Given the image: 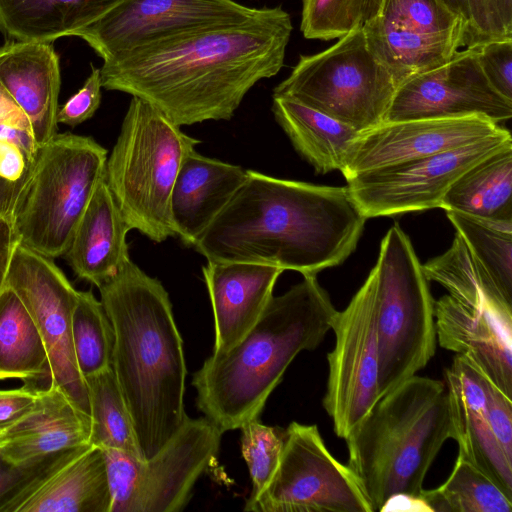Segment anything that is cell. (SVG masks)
Segmentation results:
<instances>
[{
  "label": "cell",
  "instance_id": "cell-1",
  "mask_svg": "<svg viewBox=\"0 0 512 512\" xmlns=\"http://www.w3.org/2000/svg\"><path fill=\"white\" fill-rule=\"evenodd\" d=\"M293 30L281 7L136 49L100 68L102 87L139 97L178 126L229 120L248 91L283 67Z\"/></svg>",
  "mask_w": 512,
  "mask_h": 512
},
{
  "label": "cell",
  "instance_id": "cell-2",
  "mask_svg": "<svg viewBox=\"0 0 512 512\" xmlns=\"http://www.w3.org/2000/svg\"><path fill=\"white\" fill-rule=\"evenodd\" d=\"M366 220L347 186L246 170L244 182L194 248L207 261L256 263L316 276L354 252Z\"/></svg>",
  "mask_w": 512,
  "mask_h": 512
},
{
  "label": "cell",
  "instance_id": "cell-3",
  "mask_svg": "<svg viewBox=\"0 0 512 512\" xmlns=\"http://www.w3.org/2000/svg\"><path fill=\"white\" fill-rule=\"evenodd\" d=\"M98 289L114 331L111 368L144 460L187 416L183 340L168 292L131 259Z\"/></svg>",
  "mask_w": 512,
  "mask_h": 512
},
{
  "label": "cell",
  "instance_id": "cell-4",
  "mask_svg": "<svg viewBox=\"0 0 512 512\" xmlns=\"http://www.w3.org/2000/svg\"><path fill=\"white\" fill-rule=\"evenodd\" d=\"M336 313L316 276L273 296L237 345L212 353L193 374L198 410L222 433L259 418L288 366L323 341Z\"/></svg>",
  "mask_w": 512,
  "mask_h": 512
},
{
  "label": "cell",
  "instance_id": "cell-5",
  "mask_svg": "<svg viewBox=\"0 0 512 512\" xmlns=\"http://www.w3.org/2000/svg\"><path fill=\"white\" fill-rule=\"evenodd\" d=\"M451 438L444 381L414 375L375 403L345 438L347 466L372 511L395 496L418 497L444 442Z\"/></svg>",
  "mask_w": 512,
  "mask_h": 512
},
{
  "label": "cell",
  "instance_id": "cell-6",
  "mask_svg": "<svg viewBox=\"0 0 512 512\" xmlns=\"http://www.w3.org/2000/svg\"><path fill=\"white\" fill-rule=\"evenodd\" d=\"M200 140L132 96L105 166V181L131 229L156 243L177 237L170 198L179 168Z\"/></svg>",
  "mask_w": 512,
  "mask_h": 512
},
{
  "label": "cell",
  "instance_id": "cell-7",
  "mask_svg": "<svg viewBox=\"0 0 512 512\" xmlns=\"http://www.w3.org/2000/svg\"><path fill=\"white\" fill-rule=\"evenodd\" d=\"M107 156L94 138L70 132L39 145L11 212L19 243L53 259L63 256L105 176Z\"/></svg>",
  "mask_w": 512,
  "mask_h": 512
},
{
  "label": "cell",
  "instance_id": "cell-8",
  "mask_svg": "<svg viewBox=\"0 0 512 512\" xmlns=\"http://www.w3.org/2000/svg\"><path fill=\"white\" fill-rule=\"evenodd\" d=\"M369 276L376 294L381 397L434 356V300L413 245L397 224L383 237Z\"/></svg>",
  "mask_w": 512,
  "mask_h": 512
},
{
  "label": "cell",
  "instance_id": "cell-9",
  "mask_svg": "<svg viewBox=\"0 0 512 512\" xmlns=\"http://www.w3.org/2000/svg\"><path fill=\"white\" fill-rule=\"evenodd\" d=\"M400 84L373 54L360 26L324 51L301 55L273 96L293 99L361 133L384 122Z\"/></svg>",
  "mask_w": 512,
  "mask_h": 512
},
{
  "label": "cell",
  "instance_id": "cell-10",
  "mask_svg": "<svg viewBox=\"0 0 512 512\" xmlns=\"http://www.w3.org/2000/svg\"><path fill=\"white\" fill-rule=\"evenodd\" d=\"M222 432L206 417L186 416L151 457L102 449L111 492L110 512H180L199 477L217 456Z\"/></svg>",
  "mask_w": 512,
  "mask_h": 512
},
{
  "label": "cell",
  "instance_id": "cell-11",
  "mask_svg": "<svg viewBox=\"0 0 512 512\" xmlns=\"http://www.w3.org/2000/svg\"><path fill=\"white\" fill-rule=\"evenodd\" d=\"M250 512H373L347 465L326 447L318 427L291 422L279 466Z\"/></svg>",
  "mask_w": 512,
  "mask_h": 512
},
{
  "label": "cell",
  "instance_id": "cell-12",
  "mask_svg": "<svg viewBox=\"0 0 512 512\" xmlns=\"http://www.w3.org/2000/svg\"><path fill=\"white\" fill-rule=\"evenodd\" d=\"M510 146L511 134L501 127L459 148L359 173L346 180L347 187L367 219L437 208L460 175Z\"/></svg>",
  "mask_w": 512,
  "mask_h": 512
},
{
  "label": "cell",
  "instance_id": "cell-13",
  "mask_svg": "<svg viewBox=\"0 0 512 512\" xmlns=\"http://www.w3.org/2000/svg\"><path fill=\"white\" fill-rule=\"evenodd\" d=\"M265 9L235 0H123L73 36L85 40L106 62L180 35L243 23Z\"/></svg>",
  "mask_w": 512,
  "mask_h": 512
},
{
  "label": "cell",
  "instance_id": "cell-14",
  "mask_svg": "<svg viewBox=\"0 0 512 512\" xmlns=\"http://www.w3.org/2000/svg\"><path fill=\"white\" fill-rule=\"evenodd\" d=\"M335 345L327 355L329 373L323 406L334 432L346 438L379 400L376 294L368 275L332 328Z\"/></svg>",
  "mask_w": 512,
  "mask_h": 512
},
{
  "label": "cell",
  "instance_id": "cell-15",
  "mask_svg": "<svg viewBox=\"0 0 512 512\" xmlns=\"http://www.w3.org/2000/svg\"><path fill=\"white\" fill-rule=\"evenodd\" d=\"M6 287L22 301L43 339L50 383L89 414L87 388L76 362L71 331L78 290L53 258L19 242L13 252Z\"/></svg>",
  "mask_w": 512,
  "mask_h": 512
},
{
  "label": "cell",
  "instance_id": "cell-16",
  "mask_svg": "<svg viewBox=\"0 0 512 512\" xmlns=\"http://www.w3.org/2000/svg\"><path fill=\"white\" fill-rule=\"evenodd\" d=\"M479 116L495 123L512 116V101L484 75L475 50H458L447 62L414 74L396 90L384 122Z\"/></svg>",
  "mask_w": 512,
  "mask_h": 512
},
{
  "label": "cell",
  "instance_id": "cell-17",
  "mask_svg": "<svg viewBox=\"0 0 512 512\" xmlns=\"http://www.w3.org/2000/svg\"><path fill=\"white\" fill-rule=\"evenodd\" d=\"M501 127L479 116L383 122L359 133L340 172L347 180L362 172L459 148Z\"/></svg>",
  "mask_w": 512,
  "mask_h": 512
},
{
  "label": "cell",
  "instance_id": "cell-18",
  "mask_svg": "<svg viewBox=\"0 0 512 512\" xmlns=\"http://www.w3.org/2000/svg\"><path fill=\"white\" fill-rule=\"evenodd\" d=\"M444 383L458 456L512 499V459L498 442L489 395L492 382L469 359L456 355L444 370Z\"/></svg>",
  "mask_w": 512,
  "mask_h": 512
},
{
  "label": "cell",
  "instance_id": "cell-19",
  "mask_svg": "<svg viewBox=\"0 0 512 512\" xmlns=\"http://www.w3.org/2000/svg\"><path fill=\"white\" fill-rule=\"evenodd\" d=\"M434 317L440 346L465 356L512 399V317L470 307L450 295L434 301Z\"/></svg>",
  "mask_w": 512,
  "mask_h": 512
},
{
  "label": "cell",
  "instance_id": "cell-20",
  "mask_svg": "<svg viewBox=\"0 0 512 512\" xmlns=\"http://www.w3.org/2000/svg\"><path fill=\"white\" fill-rule=\"evenodd\" d=\"M202 272L214 316L213 354H223L257 323L283 270L248 262L207 261Z\"/></svg>",
  "mask_w": 512,
  "mask_h": 512
},
{
  "label": "cell",
  "instance_id": "cell-21",
  "mask_svg": "<svg viewBox=\"0 0 512 512\" xmlns=\"http://www.w3.org/2000/svg\"><path fill=\"white\" fill-rule=\"evenodd\" d=\"M0 83L27 117L38 145L57 134L61 78L52 42L12 41L0 47Z\"/></svg>",
  "mask_w": 512,
  "mask_h": 512
},
{
  "label": "cell",
  "instance_id": "cell-22",
  "mask_svg": "<svg viewBox=\"0 0 512 512\" xmlns=\"http://www.w3.org/2000/svg\"><path fill=\"white\" fill-rule=\"evenodd\" d=\"M90 415L55 384L37 389L34 404L0 429V454L12 463L90 444Z\"/></svg>",
  "mask_w": 512,
  "mask_h": 512
},
{
  "label": "cell",
  "instance_id": "cell-23",
  "mask_svg": "<svg viewBox=\"0 0 512 512\" xmlns=\"http://www.w3.org/2000/svg\"><path fill=\"white\" fill-rule=\"evenodd\" d=\"M246 178L238 165L206 157L196 150L183 160L176 176L170 212L177 237L194 247Z\"/></svg>",
  "mask_w": 512,
  "mask_h": 512
},
{
  "label": "cell",
  "instance_id": "cell-24",
  "mask_svg": "<svg viewBox=\"0 0 512 512\" xmlns=\"http://www.w3.org/2000/svg\"><path fill=\"white\" fill-rule=\"evenodd\" d=\"M130 230L103 178L64 254L75 275L97 288L113 278L130 259L127 244Z\"/></svg>",
  "mask_w": 512,
  "mask_h": 512
},
{
  "label": "cell",
  "instance_id": "cell-25",
  "mask_svg": "<svg viewBox=\"0 0 512 512\" xmlns=\"http://www.w3.org/2000/svg\"><path fill=\"white\" fill-rule=\"evenodd\" d=\"M104 454L90 444L45 481L17 512H110Z\"/></svg>",
  "mask_w": 512,
  "mask_h": 512
},
{
  "label": "cell",
  "instance_id": "cell-26",
  "mask_svg": "<svg viewBox=\"0 0 512 512\" xmlns=\"http://www.w3.org/2000/svg\"><path fill=\"white\" fill-rule=\"evenodd\" d=\"M123 0H0V29L17 40L53 42L74 35Z\"/></svg>",
  "mask_w": 512,
  "mask_h": 512
},
{
  "label": "cell",
  "instance_id": "cell-27",
  "mask_svg": "<svg viewBox=\"0 0 512 512\" xmlns=\"http://www.w3.org/2000/svg\"><path fill=\"white\" fill-rule=\"evenodd\" d=\"M272 112L295 150L316 173L341 171L347 150L360 132L286 97L273 96Z\"/></svg>",
  "mask_w": 512,
  "mask_h": 512
},
{
  "label": "cell",
  "instance_id": "cell-28",
  "mask_svg": "<svg viewBox=\"0 0 512 512\" xmlns=\"http://www.w3.org/2000/svg\"><path fill=\"white\" fill-rule=\"evenodd\" d=\"M362 29L373 54L401 83L444 64L463 47L462 33H419L377 17L364 22Z\"/></svg>",
  "mask_w": 512,
  "mask_h": 512
},
{
  "label": "cell",
  "instance_id": "cell-29",
  "mask_svg": "<svg viewBox=\"0 0 512 512\" xmlns=\"http://www.w3.org/2000/svg\"><path fill=\"white\" fill-rule=\"evenodd\" d=\"M440 208L483 220L512 222V146L460 175L445 193Z\"/></svg>",
  "mask_w": 512,
  "mask_h": 512
},
{
  "label": "cell",
  "instance_id": "cell-30",
  "mask_svg": "<svg viewBox=\"0 0 512 512\" xmlns=\"http://www.w3.org/2000/svg\"><path fill=\"white\" fill-rule=\"evenodd\" d=\"M422 269L428 281L439 283L461 303L512 317V297L501 290L458 233L450 248Z\"/></svg>",
  "mask_w": 512,
  "mask_h": 512
},
{
  "label": "cell",
  "instance_id": "cell-31",
  "mask_svg": "<svg viewBox=\"0 0 512 512\" xmlns=\"http://www.w3.org/2000/svg\"><path fill=\"white\" fill-rule=\"evenodd\" d=\"M49 377L48 355L26 307L10 288L0 294V381L38 386Z\"/></svg>",
  "mask_w": 512,
  "mask_h": 512
},
{
  "label": "cell",
  "instance_id": "cell-32",
  "mask_svg": "<svg viewBox=\"0 0 512 512\" xmlns=\"http://www.w3.org/2000/svg\"><path fill=\"white\" fill-rule=\"evenodd\" d=\"M91 419L90 444L143 459L132 419L111 367L84 377Z\"/></svg>",
  "mask_w": 512,
  "mask_h": 512
},
{
  "label": "cell",
  "instance_id": "cell-33",
  "mask_svg": "<svg viewBox=\"0 0 512 512\" xmlns=\"http://www.w3.org/2000/svg\"><path fill=\"white\" fill-rule=\"evenodd\" d=\"M418 497L426 511H512V499L488 476L459 456L447 480L435 489L423 488Z\"/></svg>",
  "mask_w": 512,
  "mask_h": 512
},
{
  "label": "cell",
  "instance_id": "cell-34",
  "mask_svg": "<svg viewBox=\"0 0 512 512\" xmlns=\"http://www.w3.org/2000/svg\"><path fill=\"white\" fill-rule=\"evenodd\" d=\"M447 217L501 290L512 297V222H495L455 211Z\"/></svg>",
  "mask_w": 512,
  "mask_h": 512
},
{
  "label": "cell",
  "instance_id": "cell-35",
  "mask_svg": "<svg viewBox=\"0 0 512 512\" xmlns=\"http://www.w3.org/2000/svg\"><path fill=\"white\" fill-rule=\"evenodd\" d=\"M71 331L76 362L83 377L111 367L113 327L101 301L91 290L78 291Z\"/></svg>",
  "mask_w": 512,
  "mask_h": 512
},
{
  "label": "cell",
  "instance_id": "cell-36",
  "mask_svg": "<svg viewBox=\"0 0 512 512\" xmlns=\"http://www.w3.org/2000/svg\"><path fill=\"white\" fill-rule=\"evenodd\" d=\"M89 445L61 450L21 463H12L0 454V512H17L45 481Z\"/></svg>",
  "mask_w": 512,
  "mask_h": 512
},
{
  "label": "cell",
  "instance_id": "cell-37",
  "mask_svg": "<svg viewBox=\"0 0 512 512\" xmlns=\"http://www.w3.org/2000/svg\"><path fill=\"white\" fill-rule=\"evenodd\" d=\"M241 454L251 479V492L245 505L252 503L272 480L281 460L285 429L263 424L259 418L241 428Z\"/></svg>",
  "mask_w": 512,
  "mask_h": 512
},
{
  "label": "cell",
  "instance_id": "cell-38",
  "mask_svg": "<svg viewBox=\"0 0 512 512\" xmlns=\"http://www.w3.org/2000/svg\"><path fill=\"white\" fill-rule=\"evenodd\" d=\"M376 17L388 24L419 33L464 34L466 25L465 20L442 0H382Z\"/></svg>",
  "mask_w": 512,
  "mask_h": 512
},
{
  "label": "cell",
  "instance_id": "cell-39",
  "mask_svg": "<svg viewBox=\"0 0 512 512\" xmlns=\"http://www.w3.org/2000/svg\"><path fill=\"white\" fill-rule=\"evenodd\" d=\"M300 30L307 39H339L362 26L354 0H301Z\"/></svg>",
  "mask_w": 512,
  "mask_h": 512
},
{
  "label": "cell",
  "instance_id": "cell-40",
  "mask_svg": "<svg viewBox=\"0 0 512 512\" xmlns=\"http://www.w3.org/2000/svg\"><path fill=\"white\" fill-rule=\"evenodd\" d=\"M472 48L492 87L512 101V37L491 39Z\"/></svg>",
  "mask_w": 512,
  "mask_h": 512
},
{
  "label": "cell",
  "instance_id": "cell-41",
  "mask_svg": "<svg viewBox=\"0 0 512 512\" xmlns=\"http://www.w3.org/2000/svg\"><path fill=\"white\" fill-rule=\"evenodd\" d=\"M100 68L91 65L84 85L58 109L57 122L75 127L90 119L101 103Z\"/></svg>",
  "mask_w": 512,
  "mask_h": 512
},
{
  "label": "cell",
  "instance_id": "cell-42",
  "mask_svg": "<svg viewBox=\"0 0 512 512\" xmlns=\"http://www.w3.org/2000/svg\"><path fill=\"white\" fill-rule=\"evenodd\" d=\"M468 20L463 34V47H472L479 43L512 37L497 17L492 0H466Z\"/></svg>",
  "mask_w": 512,
  "mask_h": 512
},
{
  "label": "cell",
  "instance_id": "cell-43",
  "mask_svg": "<svg viewBox=\"0 0 512 512\" xmlns=\"http://www.w3.org/2000/svg\"><path fill=\"white\" fill-rule=\"evenodd\" d=\"M38 388L24 384L19 388L0 389V429L11 424L34 404Z\"/></svg>",
  "mask_w": 512,
  "mask_h": 512
},
{
  "label": "cell",
  "instance_id": "cell-44",
  "mask_svg": "<svg viewBox=\"0 0 512 512\" xmlns=\"http://www.w3.org/2000/svg\"><path fill=\"white\" fill-rule=\"evenodd\" d=\"M28 167L29 163L19 147L0 139V176L16 181L26 174Z\"/></svg>",
  "mask_w": 512,
  "mask_h": 512
},
{
  "label": "cell",
  "instance_id": "cell-45",
  "mask_svg": "<svg viewBox=\"0 0 512 512\" xmlns=\"http://www.w3.org/2000/svg\"><path fill=\"white\" fill-rule=\"evenodd\" d=\"M18 242L11 215L0 218V294L6 286L9 266Z\"/></svg>",
  "mask_w": 512,
  "mask_h": 512
},
{
  "label": "cell",
  "instance_id": "cell-46",
  "mask_svg": "<svg viewBox=\"0 0 512 512\" xmlns=\"http://www.w3.org/2000/svg\"><path fill=\"white\" fill-rule=\"evenodd\" d=\"M0 125L16 126L31 132L30 123L10 96L5 88L0 83ZM32 134V132H31Z\"/></svg>",
  "mask_w": 512,
  "mask_h": 512
},
{
  "label": "cell",
  "instance_id": "cell-47",
  "mask_svg": "<svg viewBox=\"0 0 512 512\" xmlns=\"http://www.w3.org/2000/svg\"><path fill=\"white\" fill-rule=\"evenodd\" d=\"M0 139L17 145L23 151L29 164L39 147L30 131L16 126L0 125Z\"/></svg>",
  "mask_w": 512,
  "mask_h": 512
},
{
  "label": "cell",
  "instance_id": "cell-48",
  "mask_svg": "<svg viewBox=\"0 0 512 512\" xmlns=\"http://www.w3.org/2000/svg\"><path fill=\"white\" fill-rule=\"evenodd\" d=\"M25 175L16 181L0 176V218L11 215Z\"/></svg>",
  "mask_w": 512,
  "mask_h": 512
},
{
  "label": "cell",
  "instance_id": "cell-49",
  "mask_svg": "<svg viewBox=\"0 0 512 512\" xmlns=\"http://www.w3.org/2000/svg\"><path fill=\"white\" fill-rule=\"evenodd\" d=\"M493 5L505 31L512 35V0H492Z\"/></svg>",
  "mask_w": 512,
  "mask_h": 512
},
{
  "label": "cell",
  "instance_id": "cell-50",
  "mask_svg": "<svg viewBox=\"0 0 512 512\" xmlns=\"http://www.w3.org/2000/svg\"><path fill=\"white\" fill-rule=\"evenodd\" d=\"M354 2L363 25L364 22L378 15L382 0H354Z\"/></svg>",
  "mask_w": 512,
  "mask_h": 512
},
{
  "label": "cell",
  "instance_id": "cell-51",
  "mask_svg": "<svg viewBox=\"0 0 512 512\" xmlns=\"http://www.w3.org/2000/svg\"><path fill=\"white\" fill-rule=\"evenodd\" d=\"M451 10L460 15L467 24L468 9L466 0H442ZM466 27V25H465Z\"/></svg>",
  "mask_w": 512,
  "mask_h": 512
}]
</instances>
